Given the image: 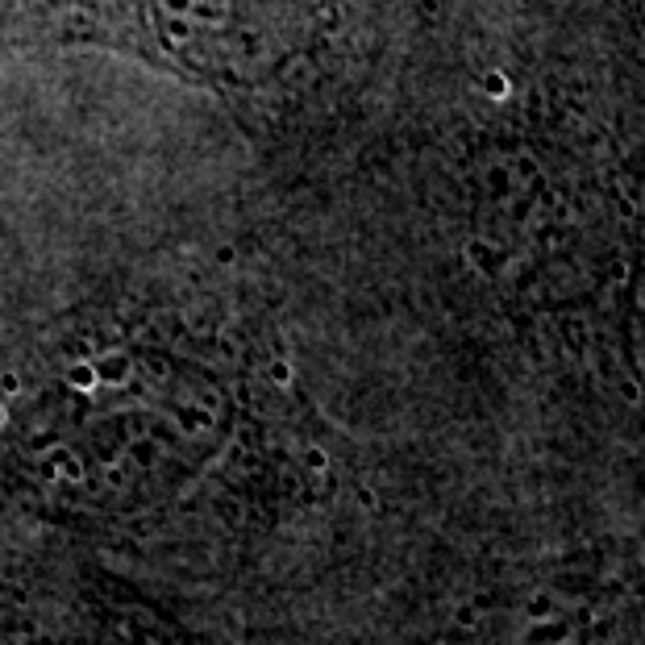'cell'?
<instances>
[{"label":"cell","mask_w":645,"mask_h":645,"mask_svg":"<svg viewBox=\"0 0 645 645\" xmlns=\"http://www.w3.org/2000/svg\"><path fill=\"white\" fill-rule=\"evenodd\" d=\"M0 421H4V408H0Z\"/></svg>","instance_id":"cell-5"},{"label":"cell","mask_w":645,"mask_h":645,"mask_svg":"<svg viewBox=\"0 0 645 645\" xmlns=\"http://www.w3.org/2000/svg\"><path fill=\"white\" fill-rule=\"evenodd\" d=\"M529 616H533L537 624H542V621H553V596H550V591H537V596L529 599Z\"/></svg>","instance_id":"cell-1"},{"label":"cell","mask_w":645,"mask_h":645,"mask_svg":"<svg viewBox=\"0 0 645 645\" xmlns=\"http://www.w3.org/2000/svg\"><path fill=\"white\" fill-rule=\"evenodd\" d=\"M309 466H312V471H321V466H325V454H321V449H309Z\"/></svg>","instance_id":"cell-3"},{"label":"cell","mask_w":645,"mask_h":645,"mask_svg":"<svg viewBox=\"0 0 645 645\" xmlns=\"http://www.w3.org/2000/svg\"><path fill=\"white\" fill-rule=\"evenodd\" d=\"M637 4V22H641V34H645V0H633Z\"/></svg>","instance_id":"cell-4"},{"label":"cell","mask_w":645,"mask_h":645,"mask_svg":"<svg viewBox=\"0 0 645 645\" xmlns=\"http://www.w3.org/2000/svg\"><path fill=\"white\" fill-rule=\"evenodd\" d=\"M454 621H458V624H462V629H475V621H479V612H475V608H471V604H462V608H458V612H454Z\"/></svg>","instance_id":"cell-2"}]
</instances>
